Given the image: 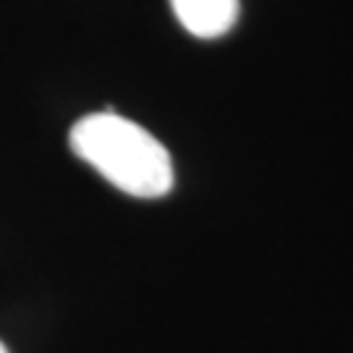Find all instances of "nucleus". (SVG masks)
<instances>
[{"mask_svg": "<svg viewBox=\"0 0 353 353\" xmlns=\"http://www.w3.org/2000/svg\"><path fill=\"white\" fill-rule=\"evenodd\" d=\"M181 26L199 39H217L239 21V0H170Z\"/></svg>", "mask_w": 353, "mask_h": 353, "instance_id": "2", "label": "nucleus"}, {"mask_svg": "<svg viewBox=\"0 0 353 353\" xmlns=\"http://www.w3.org/2000/svg\"><path fill=\"white\" fill-rule=\"evenodd\" d=\"M0 353H8V351H6V345H3V343H0Z\"/></svg>", "mask_w": 353, "mask_h": 353, "instance_id": "3", "label": "nucleus"}, {"mask_svg": "<svg viewBox=\"0 0 353 353\" xmlns=\"http://www.w3.org/2000/svg\"><path fill=\"white\" fill-rule=\"evenodd\" d=\"M68 141L76 157L123 194L157 199L173 189V160L163 141L113 110L79 118Z\"/></svg>", "mask_w": 353, "mask_h": 353, "instance_id": "1", "label": "nucleus"}]
</instances>
